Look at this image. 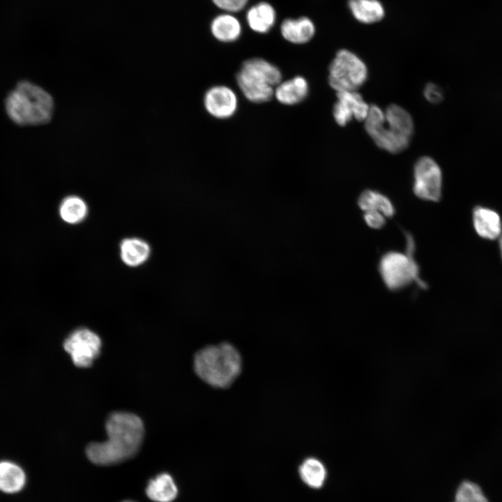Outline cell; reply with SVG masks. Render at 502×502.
<instances>
[{
    "instance_id": "obj_1",
    "label": "cell",
    "mask_w": 502,
    "mask_h": 502,
    "mask_svg": "<svg viewBox=\"0 0 502 502\" xmlns=\"http://www.w3.org/2000/svg\"><path fill=\"white\" fill-rule=\"evenodd\" d=\"M107 439L92 442L86 448L88 459L95 464L109 466L132 457L139 450L144 434L143 422L137 415L116 411L105 423Z\"/></svg>"
},
{
    "instance_id": "obj_2",
    "label": "cell",
    "mask_w": 502,
    "mask_h": 502,
    "mask_svg": "<svg viewBox=\"0 0 502 502\" xmlns=\"http://www.w3.org/2000/svg\"><path fill=\"white\" fill-rule=\"evenodd\" d=\"M8 117L20 126L47 123L54 111L51 95L39 86L22 81L8 93L5 101Z\"/></svg>"
},
{
    "instance_id": "obj_3",
    "label": "cell",
    "mask_w": 502,
    "mask_h": 502,
    "mask_svg": "<svg viewBox=\"0 0 502 502\" xmlns=\"http://www.w3.org/2000/svg\"><path fill=\"white\" fill-rule=\"evenodd\" d=\"M241 365L239 352L227 342L206 347L194 358L197 376L216 388L229 386L240 374Z\"/></svg>"
},
{
    "instance_id": "obj_4",
    "label": "cell",
    "mask_w": 502,
    "mask_h": 502,
    "mask_svg": "<svg viewBox=\"0 0 502 502\" xmlns=\"http://www.w3.org/2000/svg\"><path fill=\"white\" fill-rule=\"evenodd\" d=\"M281 81L282 74L278 68L262 58L245 61L236 74L237 85L242 93L255 103L269 101Z\"/></svg>"
},
{
    "instance_id": "obj_5",
    "label": "cell",
    "mask_w": 502,
    "mask_h": 502,
    "mask_svg": "<svg viewBox=\"0 0 502 502\" xmlns=\"http://www.w3.org/2000/svg\"><path fill=\"white\" fill-rule=\"evenodd\" d=\"M406 253L391 251L385 254L379 262L381 277L390 290H399L415 281L425 287V282L419 276V268L413 257L414 241L406 234Z\"/></svg>"
},
{
    "instance_id": "obj_6",
    "label": "cell",
    "mask_w": 502,
    "mask_h": 502,
    "mask_svg": "<svg viewBox=\"0 0 502 502\" xmlns=\"http://www.w3.org/2000/svg\"><path fill=\"white\" fill-rule=\"evenodd\" d=\"M367 68L356 54L347 50L338 51L329 66L328 82L336 91H356L367 80Z\"/></svg>"
},
{
    "instance_id": "obj_7",
    "label": "cell",
    "mask_w": 502,
    "mask_h": 502,
    "mask_svg": "<svg viewBox=\"0 0 502 502\" xmlns=\"http://www.w3.org/2000/svg\"><path fill=\"white\" fill-rule=\"evenodd\" d=\"M364 122L369 136L384 151L397 153L406 149L409 144L411 137L387 121L384 111L377 105H370Z\"/></svg>"
},
{
    "instance_id": "obj_8",
    "label": "cell",
    "mask_w": 502,
    "mask_h": 502,
    "mask_svg": "<svg viewBox=\"0 0 502 502\" xmlns=\"http://www.w3.org/2000/svg\"><path fill=\"white\" fill-rule=\"evenodd\" d=\"M414 194L425 201H438L441 197L442 172L439 165L432 158H418L413 167Z\"/></svg>"
},
{
    "instance_id": "obj_9",
    "label": "cell",
    "mask_w": 502,
    "mask_h": 502,
    "mask_svg": "<svg viewBox=\"0 0 502 502\" xmlns=\"http://www.w3.org/2000/svg\"><path fill=\"white\" fill-rule=\"evenodd\" d=\"M100 337L86 328L73 330L63 342L64 349L70 355L73 363L79 367H90L99 356Z\"/></svg>"
},
{
    "instance_id": "obj_10",
    "label": "cell",
    "mask_w": 502,
    "mask_h": 502,
    "mask_svg": "<svg viewBox=\"0 0 502 502\" xmlns=\"http://www.w3.org/2000/svg\"><path fill=\"white\" fill-rule=\"evenodd\" d=\"M333 114L335 122L344 126L353 119L364 121L368 114L370 105L356 91L337 92Z\"/></svg>"
},
{
    "instance_id": "obj_11",
    "label": "cell",
    "mask_w": 502,
    "mask_h": 502,
    "mask_svg": "<svg viewBox=\"0 0 502 502\" xmlns=\"http://www.w3.org/2000/svg\"><path fill=\"white\" fill-rule=\"evenodd\" d=\"M204 105L212 116L225 119L232 116L238 107V98L235 92L224 85L208 89L204 96Z\"/></svg>"
},
{
    "instance_id": "obj_12",
    "label": "cell",
    "mask_w": 502,
    "mask_h": 502,
    "mask_svg": "<svg viewBox=\"0 0 502 502\" xmlns=\"http://www.w3.org/2000/svg\"><path fill=\"white\" fill-rule=\"evenodd\" d=\"M473 223L476 233L483 238L494 240L502 234L501 218L490 208L476 207L473 213Z\"/></svg>"
},
{
    "instance_id": "obj_13",
    "label": "cell",
    "mask_w": 502,
    "mask_h": 502,
    "mask_svg": "<svg viewBox=\"0 0 502 502\" xmlns=\"http://www.w3.org/2000/svg\"><path fill=\"white\" fill-rule=\"evenodd\" d=\"M308 91L309 86L307 80L303 77L296 76L281 81L275 86L273 96L283 105H294L304 100Z\"/></svg>"
},
{
    "instance_id": "obj_14",
    "label": "cell",
    "mask_w": 502,
    "mask_h": 502,
    "mask_svg": "<svg viewBox=\"0 0 502 502\" xmlns=\"http://www.w3.org/2000/svg\"><path fill=\"white\" fill-rule=\"evenodd\" d=\"M282 37L294 44H304L310 41L315 33L313 22L307 17L287 18L280 26Z\"/></svg>"
},
{
    "instance_id": "obj_15",
    "label": "cell",
    "mask_w": 502,
    "mask_h": 502,
    "mask_svg": "<svg viewBox=\"0 0 502 502\" xmlns=\"http://www.w3.org/2000/svg\"><path fill=\"white\" fill-rule=\"evenodd\" d=\"M276 17L275 8L266 1L252 5L247 10L245 15L249 27L259 33H268L275 25Z\"/></svg>"
},
{
    "instance_id": "obj_16",
    "label": "cell",
    "mask_w": 502,
    "mask_h": 502,
    "mask_svg": "<svg viewBox=\"0 0 502 502\" xmlns=\"http://www.w3.org/2000/svg\"><path fill=\"white\" fill-rule=\"evenodd\" d=\"M213 37L222 43H232L238 40L242 33L240 21L231 13H224L215 16L210 24Z\"/></svg>"
},
{
    "instance_id": "obj_17",
    "label": "cell",
    "mask_w": 502,
    "mask_h": 502,
    "mask_svg": "<svg viewBox=\"0 0 502 502\" xmlns=\"http://www.w3.org/2000/svg\"><path fill=\"white\" fill-rule=\"evenodd\" d=\"M120 257L122 261L130 267H137L145 263L150 257L149 244L139 238H127L121 241Z\"/></svg>"
},
{
    "instance_id": "obj_18",
    "label": "cell",
    "mask_w": 502,
    "mask_h": 502,
    "mask_svg": "<svg viewBox=\"0 0 502 502\" xmlns=\"http://www.w3.org/2000/svg\"><path fill=\"white\" fill-rule=\"evenodd\" d=\"M26 481V473L20 466L8 460L0 461V491L17 493L24 488Z\"/></svg>"
},
{
    "instance_id": "obj_19",
    "label": "cell",
    "mask_w": 502,
    "mask_h": 502,
    "mask_svg": "<svg viewBox=\"0 0 502 502\" xmlns=\"http://www.w3.org/2000/svg\"><path fill=\"white\" fill-rule=\"evenodd\" d=\"M146 494L155 502H172L177 496L178 488L173 478L162 473L149 480Z\"/></svg>"
},
{
    "instance_id": "obj_20",
    "label": "cell",
    "mask_w": 502,
    "mask_h": 502,
    "mask_svg": "<svg viewBox=\"0 0 502 502\" xmlns=\"http://www.w3.org/2000/svg\"><path fill=\"white\" fill-rule=\"evenodd\" d=\"M348 6L353 17L363 23H374L384 16V8L378 0H349Z\"/></svg>"
},
{
    "instance_id": "obj_21",
    "label": "cell",
    "mask_w": 502,
    "mask_h": 502,
    "mask_svg": "<svg viewBox=\"0 0 502 502\" xmlns=\"http://www.w3.org/2000/svg\"><path fill=\"white\" fill-rule=\"evenodd\" d=\"M358 205L364 212L376 211L381 213L386 218L395 214V208L390 199L376 190H365L358 199Z\"/></svg>"
},
{
    "instance_id": "obj_22",
    "label": "cell",
    "mask_w": 502,
    "mask_h": 502,
    "mask_svg": "<svg viewBox=\"0 0 502 502\" xmlns=\"http://www.w3.org/2000/svg\"><path fill=\"white\" fill-rule=\"evenodd\" d=\"M298 472L303 482L313 489L321 488L327 476L324 464L315 457L306 458L300 465Z\"/></svg>"
},
{
    "instance_id": "obj_23",
    "label": "cell",
    "mask_w": 502,
    "mask_h": 502,
    "mask_svg": "<svg viewBox=\"0 0 502 502\" xmlns=\"http://www.w3.org/2000/svg\"><path fill=\"white\" fill-rule=\"evenodd\" d=\"M59 213L63 222L70 225L78 224L86 217L88 206L80 197L70 195L61 201Z\"/></svg>"
},
{
    "instance_id": "obj_24",
    "label": "cell",
    "mask_w": 502,
    "mask_h": 502,
    "mask_svg": "<svg viewBox=\"0 0 502 502\" xmlns=\"http://www.w3.org/2000/svg\"><path fill=\"white\" fill-rule=\"evenodd\" d=\"M454 502H489L481 488L471 481H464L458 487Z\"/></svg>"
},
{
    "instance_id": "obj_25",
    "label": "cell",
    "mask_w": 502,
    "mask_h": 502,
    "mask_svg": "<svg viewBox=\"0 0 502 502\" xmlns=\"http://www.w3.org/2000/svg\"><path fill=\"white\" fill-rule=\"evenodd\" d=\"M212 1L225 13H234L242 10L249 0H212Z\"/></svg>"
},
{
    "instance_id": "obj_26",
    "label": "cell",
    "mask_w": 502,
    "mask_h": 502,
    "mask_svg": "<svg viewBox=\"0 0 502 502\" xmlns=\"http://www.w3.org/2000/svg\"><path fill=\"white\" fill-rule=\"evenodd\" d=\"M363 216L366 224L372 229H381L386 223V217L379 211H366Z\"/></svg>"
},
{
    "instance_id": "obj_27",
    "label": "cell",
    "mask_w": 502,
    "mask_h": 502,
    "mask_svg": "<svg viewBox=\"0 0 502 502\" xmlns=\"http://www.w3.org/2000/svg\"><path fill=\"white\" fill-rule=\"evenodd\" d=\"M425 98L432 103H439L443 98L442 90L436 84L428 83L424 89Z\"/></svg>"
},
{
    "instance_id": "obj_28",
    "label": "cell",
    "mask_w": 502,
    "mask_h": 502,
    "mask_svg": "<svg viewBox=\"0 0 502 502\" xmlns=\"http://www.w3.org/2000/svg\"><path fill=\"white\" fill-rule=\"evenodd\" d=\"M499 238V247H500V250H501V257H502V234H501V236Z\"/></svg>"
},
{
    "instance_id": "obj_29",
    "label": "cell",
    "mask_w": 502,
    "mask_h": 502,
    "mask_svg": "<svg viewBox=\"0 0 502 502\" xmlns=\"http://www.w3.org/2000/svg\"><path fill=\"white\" fill-rule=\"evenodd\" d=\"M122 502H134V501H122Z\"/></svg>"
}]
</instances>
